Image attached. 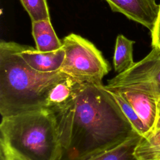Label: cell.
<instances>
[{"instance_id": "obj_5", "label": "cell", "mask_w": 160, "mask_h": 160, "mask_svg": "<svg viewBox=\"0 0 160 160\" xmlns=\"http://www.w3.org/2000/svg\"><path fill=\"white\" fill-rule=\"evenodd\" d=\"M106 88L127 87L149 94L157 99L160 97V49L151 51L128 69L108 81Z\"/></svg>"}, {"instance_id": "obj_1", "label": "cell", "mask_w": 160, "mask_h": 160, "mask_svg": "<svg viewBox=\"0 0 160 160\" xmlns=\"http://www.w3.org/2000/svg\"><path fill=\"white\" fill-rule=\"evenodd\" d=\"M51 111L59 141L56 160H88L121 144L134 131L102 84L80 83L69 102Z\"/></svg>"}, {"instance_id": "obj_14", "label": "cell", "mask_w": 160, "mask_h": 160, "mask_svg": "<svg viewBox=\"0 0 160 160\" xmlns=\"http://www.w3.org/2000/svg\"><path fill=\"white\" fill-rule=\"evenodd\" d=\"M106 89L109 92L116 103L118 104L121 110L131 124L133 129L141 136L146 135L149 132L148 129L131 105L118 91L107 89Z\"/></svg>"}, {"instance_id": "obj_17", "label": "cell", "mask_w": 160, "mask_h": 160, "mask_svg": "<svg viewBox=\"0 0 160 160\" xmlns=\"http://www.w3.org/2000/svg\"><path fill=\"white\" fill-rule=\"evenodd\" d=\"M151 32L152 47L160 49V26H154Z\"/></svg>"}, {"instance_id": "obj_10", "label": "cell", "mask_w": 160, "mask_h": 160, "mask_svg": "<svg viewBox=\"0 0 160 160\" xmlns=\"http://www.w3.org/2000/svg\"><path fill=\"white\" fill-rule=\"evenodd\" d=\"M32 34L36 49L49 52L62 48V41L58 38L51 22V19L32 22Z\"/></svg>"}, {"instance_id": "obj_16", "label": "cell", "mask_w": 160, "mask_h": 160, "mask_svg": "<svg viewBox=\"0 0 160 160\" xmlns=\"http://www.w3.org/2000/svg\"><path fill=\"white\" fill-rule=\"evenodd\" d=\"M0 149L1 160H30L26 156L9 147L1 141Z\"/></svg>"}, {"instance_id": "obj_9", "label": "cell", "mask_w": 160, "mask_h": 160, "mask_svg": "<svg viewBox=\"0 0 160 160\" xmlns=\"http://www.w3.org/2000/svg\"><path fill=\"white\" fill-rule=\"evenodd\" d=\"M81 82L69 75L58 81L49 90L46 101V108L52 110L69 102L74 97Z\"/></svg>"}, {"instance_id": "obj_12", "label": "cell", "mask_w": 160, "mask_h": 160, "mask_svg": "<svg viewBox=\"0 0 160 160\" xmlns=\"http://www.w3.org/2000/svg\"><path fill=\"white\" fill-rule=\"evenodd\" d=\"M135 42L130 40L122 34L116 38L113 64L114 70L118 73L122 72L130 68L134 64L133 44Z\"/></svg>"}, {"instance_id": "obj_3", "label": "cell", "mask_w": 160, "mask_h": 160, "mask_svg": "<svg viewBox=\"0 0 160 160\" xmlns=\"http://www.w3.org/2000/svg\"><path fill=\"white\" fill-rule=\"evenodd\" d=\"M0 131L1 141L30 160H56L59 141L51 110L2 117Z\"/></svg>"}, {"instance_id": "obj_6", "label": "cell", "mask_w": 160, "mask_h": 160, "mask_svg": "<svg viewBox=\"0 0 160 160\" xmlns=\"http://www.w3.org/2000/svg\"><path fill=\"white\" fill-rule=\"evenodd\" d=\"M114 12L152 30L156 22L160 6L155 0H105Z\"/></svg>"}, {"instance_id": "obj_8", "label": "cell", "mask_w": 160, "mask_h": 160, "mask_svg": "<svg viewBox=\"0 0 160 160\" xmlns=\"http://www.w3.org/2000/svg\"><path fill=\"white\" fill-rule=\"evenodd\" d=\"M19 54L33 69L41 72H52L60 70L65 52L61 48L49 52H41L31 46L22 45Z\"/></svg>"}, {"instance_id": "obj_19", "label": "cell", "mask_w": 160, "mask_h": 160, "mask_svg": "<svg viewBox=\"0 0 160 160\" xmlns=\"http://www.w3.org/2000/svg\"><path fill=\"white\" fill-rule=\"evenodd\" d=\"M160 6V4H159ZM154 26H160V8H159V14H158V17L156 21V22L154 25Z\"/></svg>"}, {"instance_id": "obj_2", "label": "cell", "mask_w": 160, "mask_h": 160, "mask_svg": "<svg viewBox=\"0 0 160 160\" xmlns=\"http://www.w3.org/2000/svg\"><path fill=\"white\" fill-rule=\"evenodd\" d=\"M22 44L0 42V112L9 116L46 108L50 89L68 76L61 70L41 72L31 68L19 54Z\"/></svg>"}, {"instance_id": "obj_18", "label": "cell", "mask_w": 160, "mask_h": 160, "mask_svg": "<svg viewBox=\"0 0 160 160\" xmlns=\"http://www.w3.org/2000/svg\"><path fill=\"white\" fill-rule=\"evenodd\" d=\"M158 129H160V97L157 100L156 118V121H155L154 127L151 131H154Z\"/></svg>"}, {"instance_id": "obj_11", "label": "cell", "mask_w": 160, "mask_h": 160, "mask_svg": "<svg viewBox=\"0 0 160 160\" xmlns=\"http://www.w3.org/2000/svg\"><path fill=\"white\" fill-rule=\"evenodd\" d=\"M141 137L134 131L121 144L88 160H137L134 150Z\"/></svg>"}, {"instance_id": "obj_15", "label": "cell", "mask_w": 160, "mask_h": 160, "mask_svg": "<svg viewBox=\"0 0 160 160\" xmlns=\"http://www.w3.org/2000/svg\"><path fill=\"white\" fill-rule=\"evenodd\" d=\"M31 22L50 19L46 0H20Z\"/></svg>"}, {"instance_id": "obj_13", "label": "cell", "mask_w": 160, "mask_h": 160, "mask_svg": "<svg viewBox=\"0 0 160 160\" xmlns=\"http://www.w3.org/2000/svg\"><path fill=\"white\" fill-rule=\"evenodd\" d=\"M134 156L137 160H160V129L141 137Z\"/></svg>"}, {"instance_id": "obj_4", "label": "cell", "mask_w": 160, "mask_h": 160, "mask_svg": "<svg viewBox=\"0 0 160 160\" xmlns=\"http://www.w3.org/2000/svg\"><path fill=\"white\" fill-rule=\"evenodd\" d=\"M62 43L65 56L60 70L82 83L102 84L111 67L94 44L74 33L66 36Z\"/></svg>"}, {"instance_id": "obj_7", "label": "cell", "mask_w": 160, "mask_h": 160, "mask_svg": "<svg viewBox=\"0 0 160 160\" xmlns=\"http://www.w3.org/2000/svg\"><path fill=\"white\" fill-rule=\"evenodd\" d=\"M106 89L119 92L135 110L149 132L152 129L156 118V98L144 92L130 88L117 87Z\"/></svg>"}]
</instances>
